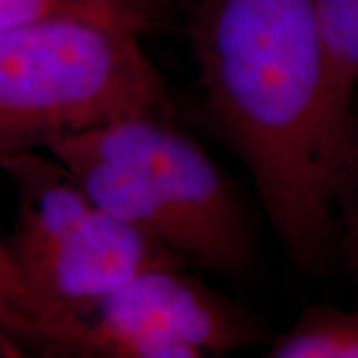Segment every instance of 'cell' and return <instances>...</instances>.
<instances>
[{
    "label": "cell",
    "instance_id": "cell-1",
    "mask_svg": "<svg viewBox=\"0 0 358 358\" xmlns=\"http://www.w3.org/2000/svg\"><path fill=\"white\" fill-rule=\"evenodd\" d=\"M187 36L211 128L249 169L294 265L320 275L352 112L336 96L315 0H197Z\"/></svg>",
    "mask_w": 358,
    "mask_h": 358
},
{
    "label": "cell",
    "instance_id": "cell-2",
    "mask_svg": "<svg viewBox=\"0 0 358 358\" xmlns=\"http://www.w3.org/2000/svg\"><path fill=\"white\" fill-rule=\"evenodd\" d=\"M138 22L58 10L0 30V162L140 114L167 96Z\"/></svg>",
    "mask_w": 358,
    "mask_h": 358
},
{
    "label": "cell",
    "instance_id": "cell-3",
    "mask_svg": "<svg viewBox=\"0 0 358 358\" xmlns=\"http://www.w3.org/2000/svg\"><path fill=\"white\" fill-rule=\"evenodd\" d=\"M0 329L24 355L62 358L221 357L267 343L249 310L183 267L148 271L78 305L32 307L0 296Z\"/></svg>",
    "mask_w": 358,
    "mask_h": 358
},
{
    "label": "cell",
    "instance_id": "cell-4",
    "mask_svg": "<svg viewBox=\"0 0 358 358\" xmlns=\"http://www.w3.org/2000/svg\"><path fill=\"white\" fill-rule=\"evenodd\" d=\"M62 140L136 171L187 233L189 263L233 281L251 273L255 237L239 195L166 115H129Z\"/></svg>",
    "mask_w": 358,
    "mask_h": 358
},
{
    "label": "cell",
    "instance_id": "cell-5",
    "mask_svg": "<svg viewBox=\"0 0 358 358\" xmlns=\"http://www.w3.org/2000/svg\"><path fill=\"white\" fill-rule=\"evenodd\" d=\"M185 267V261L128 223L94 209L50 251L18 268V305H78L102 299L148 271Z\"/></svg>",
    "mask_w": 358,
    "mask_h": 358
},
{
    "label": "cell",
    "instance_id": "cell-6",
    "mask_svg": "<svg viewBox=\"0 0 358 358\" xmlns=\"http://www.w3.org/2000/svg\"><path fill=\"white\" fill-rule=\"evenodd\" d=\"M16 192L14 229L6 239L16 271L58 245L96 209L72 171L50 152H26L0 162Z\"/></svg>",
    "mask_w": 358,
    "mask_h": 358
},
{
    "label": "cell",
    "instance_id": "cell-7",
    "mask_svg": "<svg viewBox=\"0 0 358 358\" xmlns=\"http://www.w3.org/2000/svg\"><path fill=\"white\" fill-rule=\"evenodd\" d=\"M46 152L72 171L98 209L136 227L189 263L187 233L136 171L92 154L70 140L54 141Z\"/></svg>",
    "mask_w": 358,
    "mask_h": 358
},
{
    "label": "cell",
    "instance_id": "cell-8",
    "mask_svg": "<svg viewBox=\"0 0 358 358\" xmlns=\"http://www.w3.org/2000/svg\"><path fill=\"white\" fill-rule=\"evenodd\" d=\"M271 358H358V305L352 310L313 305L271 341Z\"/></svg>",
    "mask_w": 358,
    "mask_h": 358
},
{
    "label": "cell",
    "instance_id": "cell-9",
    "mask_svg": "<svg viewBox=\"0 0 358 358\" xmlns=\"http://www.w3.org/2000/svg\"><path fill=\"white\" fill-rule=\"evenodd\" d=\"M315 8L336 96L352 112L358 86V0H315Z\"/></svg>",
    "mask_w": 358,
    "mask_h": 358
},
{
    "label": "cell",
    "instance_id": "cell-10",
    "mask_svg": "<svg viewBox=\"0 0 358 358\" xmlns=\"http://www.w3.org/2000/svg\"><path fill=\"white\" fill-rule=\"evenodd\" d=\"M334 215H338L336 233L341 235V247L358 291V112L355 110L336 173Z\"/></svg>",
    "mask_w": 358,
    "mask_h": 358
},
{
    "label": "cell",
    "instance_id": "cell-11",
    "mask_svg": "<svg viewBox=\"0 0 358 358\" xmlns=\"http://www.w3.org/2000/svg\"><path fill=\"white\" fill-rule=\"evenodd\" d=\"M58 10L70 8L56 4L54 0H0V30Z\"/></svg>",
    "mask_w": 358,
    "mask_h": 358
},
{
    "label": "cell",
    "instance_id": "cell-12",
    "mask_svg": "<svg viewBox=\"0 0 358 358\" xmlns=\"http://www.w3.org/2000/svg\"><path fill=\"white\" fill-rule=\"evenodd\" d=\"M22 293H24L22 281H20L13 257L8 253L6 239L0 237V294L16 299V296H22Z\"/></svg>",
    "mask_w": 358,
    "mask_h": 358
},
{
    "label": "cell",
    "instance_id": "cell-13",
    "mask_svg": "<svg viewBox=\"0 0 358 358\" xmlns=\"http://www.w3.org/2000/svg\"><path fill=\"white\" fill-rule=\"evenodd\" d=\"M0 357H24V352L18 348V345L2 329H0Z\"/></svg>",
    "mask_w": 358,
    "mask_h": 358
},
{
    "label": "cell",
    "instance_id": "cell-14",
    "mask_svg": "<svg viewBox=\"0 0 358 358\" xmlns=\"http://www.w3.org/2000/svg\"><path fill=\"white\" fill-rule=\"evenodd\" d=\"M134 6H136V10L143 16V18H152V14L155 13V8H157V4L162 2V0H129Z\"/></svg>",
    "mask_w": 358,
    "mask_h": 358
}]
</instances>
